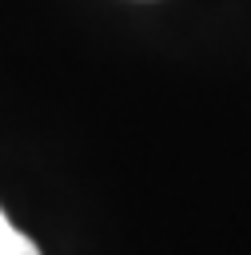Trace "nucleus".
Masks as SVG:
<instances>
[{
	"instance_id": "obj_1",
	"label": "nucleus",
	"mask_w": 251,
	"mask_h": 255,
	"mask_svg": "<svg viewBox=\"0 0 251 255\" xmlns=\"http://www.w3.org/2000/svg\"><path fill=\"white\" fill-rule=\"evenodd\" d=\"M0 255H40V247L4 215V207H0Z\"/></svg>"
}]
</instances>
